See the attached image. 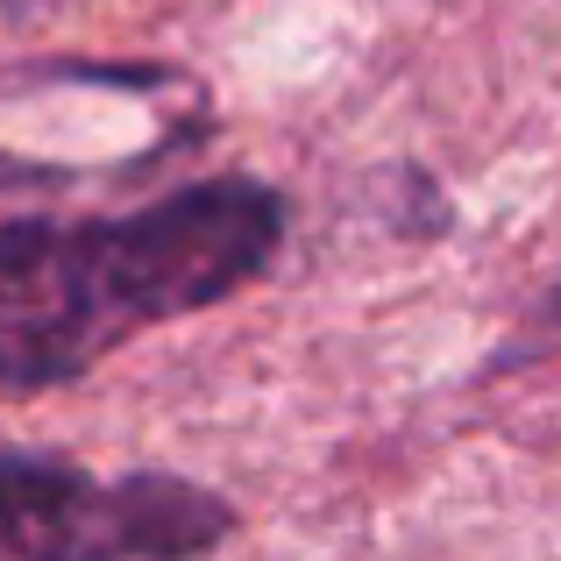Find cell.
Masks as SVG:
<instances>
[{
    "instance_id": "obj_1",
    "label": "cell",
    "mask_w": 561,
    "mask_h": 561,
    "mask_svg": "<svg viewBox=\"0 0 561 561\" xmlns=\"http://www.w3.org/2000/svg\"><path fill=\"white\" fill-rule=\"evenodd\" d=\"M285 242L263 179H199L114 220H0V383L50 391L100 356L228 299Z\"/></svg>"
},
{
    "instance_id": "obj_2",
    "label": "cell",
    "mask_w": 561,
    "mask_h": 561,
    "mask_svg": "<svg viewBox=\"0 0 561 561\" xmlns=\"http://www.w3.org/2000/svg\"><path fill=\"white\" fill-rule=\"evenodd\" d=\"M228 540V505L179 477L93 483L57 455L0 448V561L8 554H199Z\"/></svg>"
},
{
    "instance_id": "obj_3",
    "label": "cell",
    "mask_w": 561,
    "mask_h": 561,
    "mask_svg": "<svg viewBox=\"0 0 561 561\" xmlns=\"http://www.w3.org/2000/svg\"><path fill=\"white\" fill-rule=\"evenodd\" d=\"M43 8H57V0H0V14H43Z\"/></svg>"
},
{
    "instance_id": "obj_4",
    "label": "cell",
    "mask_w": 561,
    "mask_h": 561,
    "mask_svg": "<svg viewBox=\"0 0 561 561\" xmlns=\"http://www.w3.org/2000/svg\"><path fill=\"white\" fill-rule=\"evenodd\" d=\"M548 313H554V320H561V291H554V306H548Z\"/></svg>"
}]
</instances>
